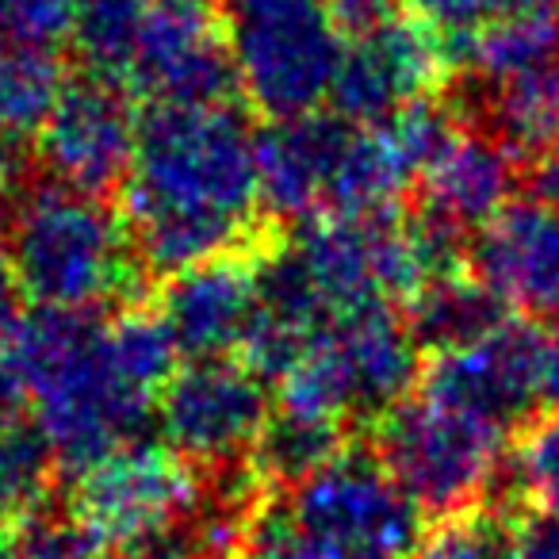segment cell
<instances>
[{
	"label": "cell",
	"instance_id": "cell-1",
	"mask_svg": "<svg viewBox=\"0 0 559 559\" xmlns=\"http://www.w3.org/2000/svg\"><path fill=\"white\" fill-rule=\"evenodd\" d=\"M0 345L27 383L32 426L55 467L70 475L139 441L180 360L165 322L146 307H123L108 319L32 307Z\"/></svg>",
	"mask_w": 559,
	"mask_h": 559
},
{
	"label": "cell",
	"instance_id": "cell-2",
	"mask_svg": "<svg viewBox=\"0 0 559 559\" xmlns=\"http://www.w3.org/2000/svg\"><path fill=\"white\" fill-rule=\"evenodd\" d=\"M123 218L146 272L257 249L264 230L257 134L226 104H150L123 180Z\"/></svg>",
	"mask_w": 559,
	"mask_h": 559
},
{
	"label": "cell",
	"instance_id": "cell-3",
	"mask_svg": "<svg viewBox=\"0 0 559 559\" xmlns=\"http://www.w3.org/2000/svg\"><path fill=\"white\" fill-rule=\"evenodd\" d=\"M426 513L376 449L345 444L322 467L264 487L238 559H414Z\"/></svg>",
	"mask_w": 559,
	"mask_h": 559
},
{
	"label": "cell",
	"instance_id": "cell-4",
	"mask_svg": "<svg viewBox=\"0 0 559 559\" xmlns=\"http://www.w3.org/2000/svg\"><path fill=\"white\" fill-rule=\"evenodd\" d=\"M4 246L20 299L35 311L96 314L134 296L146 272L123 211L55 180L12 203Z\"/></svg>",
	"mask_w": 559,
	"mask_h": 559
},
{
	"label": "cell",
	"instance_id": "cell-5",
	"mask_svg": "<svg viewBox=\"0 0 559 559\" xmlns=\"http://www.w3.org/2000/svg\"><path fill=\"white\" fill-rule=\"evenodd\" d=\"M421 345L399 307L330 319L276 380L280 414L349 437L406 399L421 372Z\"/></svg>",
	"mask_w": 559,
	"mask_h": 559
},
{
	"label": "cell",
	"instance_id": "cell-6",
	"mask_svg": "<svg viewBox=\"0 0 559 559\" xmlns=\"http://www.w3.org/2000/svg\"><path fill=\"white\" fill-rule=\"evenodd\" d=\"M513 437L464 406L414 388L376 421L372 449L426 521H444L495 502Z\"/></svg>",
	"mask_w": 559,
	"mask_h": 559
},
{
	"label": "cell",
	"instance_id": "cell-7",
	"mask_svg": "<svg viewBox=\"0 0 559 559\" xmlns=\"http://www.w3.org/2000/svg\"><path fill=\"white\" fill-rule=\"evenodd\" d=\"M238 93L269 119L330 108L345 35L330 0H218Z\"/></svg>",
	"mask_w": 559,
	"mask_h": 559
},
{
	"label": "cell",
	"instance_id": "cell-8",
	"mask_svg": "<svg viewBox=\"0 0 559 559\" xmlns=\"http://www.w3.org/2000/svg\"><path fill=\"white\" fill-rule=\"evenodd\" d=\"M207 498V475L169 444L127 441L73 475L70 510L116 551L177 548Z\"/></svg>",
	"mask_w": 559,
	"mask_h": 559
},
{
	"label": "cell",
	"instance_id": "cell-9",
	"mask_svg": "<svg viewBox=\"0 0 559 559\" xmlns=\"http://www.w3.org/2000/svg\"><path fill=\"white\" fill-rule=\"evenodd\" d=\"M269 418L272 399L264 376L241 357L188 360L157 403L165 444L203 475L253 464Z\"/></svg>",
	"mask_w": 559,
	"mask_h": 559
},
{
	"label": "cell",
	"instance_id": "cell-10",
	"mask_svg": "<svg viewBox=\"0 0 559 559\" xmlns=\"http://www.w3.org/2000/svg\"><path fill=\"white\" fill-rule=\"evenodd\" d=\"M139 123L131 88L108 73L85 70L62 85L35 142V157L55 185L108 195L123 188L131 173Z\"/></svg>",
	"mask_w": 559,
	"mask_h": 559
},
{
	"label": "cell",
	"instance_id": "cell-11",
	"mask_svg": "<svg viewBox=\"0 0 559 559\" xmlns=\"http://www.w3.org/2000/svg\"><path fill=\"white\" fill-rule=\"evenodd\" d=\"M123 85L150 104H226L238 96L218 12L207 0H150Z\"/></svg>",
	"mask_w": 559,
	"mask_h": 559
},
{
	"label": "cell",
	"instance_id": "cell-12",
	"mask_svg": "<svg viewBox=\"0 0 559 559\" xmlns=\"http://www.w3.org/2000/svg\"><path fill=\"white\" fill-rule=\"evenodd\" d=\"M444 62L449 55L441 39L418 16H399L380 32L345 43L330 111L353 123H388L411 104L433 96Z\"/></svg>",
	"mask_w": 559,
	"mask_h": 559
},
{
	"label": "cell",
	"instance_id": "cell-13",
	"mask_svg": "<svg viewBox=\"0 0 559 559\" xmlns=\"http://www.w3.org/2000/svg\"><path fill=\"white\" fill-rule=\"evenodd\" d=\"M467 272L502 307L528 322L559 319V207L540 200L506 203L467 241Z\"/></svg>",
	"mask_w": 559,
	"mask_h": 559
},
{
	"label": "cell",
	"instance_id": "cell-14",
	"mask_svg": "<svg viewBox=\"0 0 559 559\" xmlns=\"http://www.w3.org/2000/svg\"><path fill=\"white\" fill-rule=\"evenodd\" d=\"M257 249L211 257L165 280L154 311L185 360L241 357L261 304Z\"/></svg>",
	"mask_w": 559,
	"mask_h": 559
},
{
	"label": "cell",
	"instance_id": "cell-15",
	"mask_svg": "<svg viewBox=\"0 0 559 559\" xmlns=\"http://www.w3.org/2000/svg\"><path fill=\"white\" fill-rule=\"evenodd\" d=\"M513 169L518 162L479 123L456 116L414 185V211L472 241V234L510 203Z\"/></svg>",
	"mask_w": 559,
	"mask_h": 559
},
{
	"label": "cell",
	"instance_id": "cell-16",
	"mask_svg": "<svg viewBox=\"0 0 559 559\" xmlns=\"http://www.w3.org/2000/svg\"><path fill=\"white\" fill-rule=\"evenodd\" d=\"M472 123H479L521 169L559 146V58L506 81L479 85Z\"/></svg>",
	"mask_w": 559,
	"mask_h": 559
},
{
	"label": "cell",
	"instance_id": "cell-17",
	"mask_svg": "<svg viewBox=\"0 0 559 559\" xmlns=\"http://www.w3.org/2000/svg\"><path fill=\"white\" fill-rule=\"evenodd\" d=\"M506 319H513L502 307V299L464 269L441 272L429 284H421L418 296L406 304V322L418 337L421 353L456 349V345L479 342L483 334L498 330Z\"/></svg>",
	"mask_w": 559,
	"mask_h": 559
},
{
	"label": "cell",
	"instance_id": "cell-18",
	"mask_svg": "<svg viewBox=\"0 0 559 559\" xmlns=\"http://www.w3.org/2000/svg\"><path fill=\"white\" fill-rule=\"evenodd\" d=\"M62 62L47 50L0 43V169L12 173L39 142V131L62 93Z\"/></svg>",
	"mask_w": 559,
	"mask_h": 559
},
{
	"label": "cell",
	"instance_id": "cell-19",
	"mask_svg": "<svg viewBox=\"0 0 559 559\" xmlns=\"http://www.w3.org/2000/svg\"><path fill=\"white\" fill-rule=\"evenodd\" d=\"M559 58V12H544V16H521L495 24L487 32L472 35L449 55V62L467 66L475 85H490V81H506L513 73L536 70Z\"/></svg>",
	"mask_w": 559,
	"mask_h": 559
},
{
	"label": "cell",
	"instance_id": "cell-20",
	"mask_svg": "<svg viewBox=\"0 0 559 559\" xmlns=\"http://www.w3.org/2000/svg\"><path fill=\"white\" fill-rule=\"evenodd\" d=\"M502 506L559 510V411H544L513 437L502 472Z\"/></svg>",
	"mask_w": 559,
	"mask_h": 559
},
{
	"label": "cell",
	"instance_id": "cell-21",
	"mask_svg": "<svg viewBox=\"0 0 559 559\" xmlns=\"http://www.w3.org/2000/svg\"><path fill=\"white\" fill-rule=\"evenodd\" d=\"M146 9L150 0H78L73 47L85 58V70L123 81Z\"/></svg>",
	"mask_w": 559,
	"mask_h": 559
},
{
	"label": "cell",
	"instance_id": "cell-22",
	"mask_svg": "<svg viewBox=\"0 0 559 559\" xmlns=\"http://www.w3.org/2000/svg\"><path fill=\"white\" fill-rule=\"evenodd\" d=\"M55 472L47 441L35 426H20L0 433V528H12L32 506L47 498V483Z\"/></svg>",
	"mask_w": 559,
	"mask_h": 559
},
{
	"label": "cell",
	"instance_id": "cell-23",
	"mask_svg": "<svg viewBox=\"0 0 559 559\" xmlns=\"http://www.w3.org/2000/svg\"><path fill=\"white\" fill-rule=\"evenodd\" d=\"M9 548L16 559H104V544L66 506L43 498L9 528Z\"/></svg>",
	"mask_w": 559,
	"mask_h": 559
},
{
	"label": "cell",
	"instance_id": "cell-24",
	"mask_svg": "<svg viewBox=\"0 0 559 559\" xmlns=\"http://www.w3.org/2000/svg\"><path fill=\"white\" fill-rule=\"evenodd\" d=\"M513 506H479V510L444 518L421 536L414 559H510Z\"/></svg>",
	"mask_w": 559,
	"mask_h": 559
},
{
	"label": "cell",
	"instance_id": "cell-25",
	"mask_svg": "<svg viewBox=\"0 0 559 559\" xmlns=\"http://www.w3.org/2000/svg\"><path fill=\"white\" fill-rule=\"evenodd\" d=\"M414 16L441 39L444 55L506 20L559 12V0H411Z\"/></svg>",
	"mask_w": 559,
	"mask_h": 559
},
{
	"label": "cell",
	"instance_id": "cell-26",
	"mask_svg": "<svg viewBox=\"0 0 559 559\" xmlns=\"http://www.w3.org/2000/svg\"><path fill=\"white\" fill-rule=\"evenodd\" d=\"M78 0H0V43L55 55L73 39Z\"/></svg>",
	"mask_w": 559,
	"mask_h": 559
},
{
	"label": "cell",
	"instance_id": "cell-27",
	"mask_svg": "<svg viewBox=\"0 0 559 559\" xmlns=\"http://www.w3.org/2000/svg\"><path fill=\"white\" fill-rule=\"evenodd\" d=\"M510 559H559V510H513Z\"/></svg>",
	"mask_w": 559,
	"mask_h": 559
},
{
	"label": "cell",
	"instance_id": "cell-28",
	"mask_svg": "<svg viewBox=\"0 0 559 559\" xmlns=\"http://www.w3.org/2000/svg\"><path fill=\"white\" fill-rule=\"evenodd\" d=\"M330 12H334L337 27L349 43L395 24L399 16H406V4L403 0H330Z\"/></svg>",
	"mask_w": 559,
	"mask_h": 559
},
{
	"label": "cell",
	"instance_id": "cell-29",
	"mask_svg": "<svg viewBox=\"0 0 559 559\" xmlns=\"http://www.w3.org/2000/svg\"><path fill=\"white\" fill-rule=\"evenodd\" d=\"M27 414H32L27 383L20 376L16 360L9 357V349L0 345V433H12V429L27 426Z\"/></svg>",
	"mask_w": 559,
	"mask_h": 559
},
{
	"label": "cell",
	"instance_id": "cell-30",
	"mask_svg": "<svg viewBox=\"0 0 559 559\" xmlns=\"http://www.w3.org/2000/svg\"><path fill=\"white\" fill-rule=\"evenodd\" d=\"M525 177H528V185H533V200L559 207V146H551L544 157H536L525 169Z\"/></svg>",
	"mask_w": 559,
	"mask_h": 559
},
{
	"label": "cell",
	"instance_id": "cell-31",
	"mask_svg": "<svg viewBox=\"0 0 559 559\" xmlns=\"http://www.w3.org/2000/svg\"><path fill=\"white\" fill-rule=\"evenodd\" d=\"M16 276H12L9 246H4V234H0V330H9L16 322Z\"/></svg>",
	"mask_w": 559,
	"mask_h": 559
},
{
	"label": "cell",
	"instance_id": "cell-32",
	"mask_svg": "<svg viewBox=\"0 0 559 559\" xmlns=\"http://www.w3.org/2000/svg\"><path fill=\"white\" fill-rule=\"evenodd\" d=\"M544 406L559 411V330H548L544 345Z\"/></svg>",
	"mask_w": 559,
	"mask_h": 559
},
{
	"label": "cell",
	"instance_id": "cell-33",
	"mask_svg": "<svg viewBox=\"0 0 559 559\" xmlns=\"http://www.w3.org/2000/svg\"><path fill=\"white\" fill-rule=\"evenodd\" d=\"M104 559H192V556L180 548H134V551H116V556H104Z\"/></svg>",
	"mask_w": 559,
	"mask_h": 559
},
{
	"label": "cell",
	"instance_id": "cell-34",
	"mask_svg": "<svg viewBox=\"0 0 559 559\" xmlns=\"http://www.w3.org/2000/svg\"><path fill=\"white\" fill-rule=\"evenodd\" d=\"M0 559H16V556H12V548H9V540H0Z\"/></svg>",
	"mask_w": 559,
	"mask_h": 559
},
{
	"label": "cell",
	"instance_id": "cell-35",
	"mask_svg": "<svg viewBox=\"0 0 559 559\" xmlns=\"http://www.w3.org/2000/svg\"><path fill=\"white\" fill-rule=\"evenodd\" d=\"M4 177H9V173H4V169H0V185H4Z\"/></svg>",
	"mask_w": 559,
	"mask_h": 559
}]
</instances>
